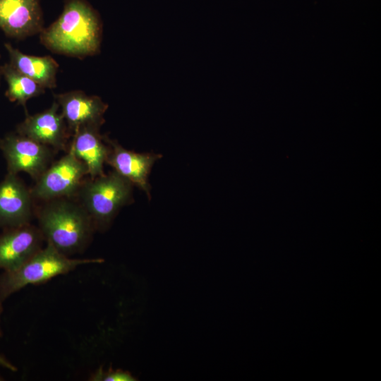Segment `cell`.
I'll return each instance as SVG.
<instances>
[{"mask_svg":"<svg viewBox=\"0 0 381 381\" xmlns=\"http://www.w3.org/2000/svg\"><path fill=\"white\" fill-rule=\"evenodd\" d=\"M40 42L52 52L84 58L99 52L102 23L86 0H66L59 18L40 33Z\"/></svg>","mask_w":381,"mask_h":381,"instance_id":"cell-1","label":"cell"},{"mask_svg":"<svg viewBox=\"0 0 381 381\" xmlns=\"http://www.w3.org/2000/svg\"><path fill=\"white\" fill-rule=\"evenodd\" d=\"M44 202L37 217L47 243L69 257L83 252L95 231L86 210L74 197Z\"/></svg>","mask_w":381,"mask_h":381,"instance_id":"cell-2","label":"cell"},{"mask_svg":"<svg viewBox=\"0 0 381 381\" xmlns=\"http://www.w3.org/2000/svg\"><path fill=\"white\" fill-rule=\"evenodd\" d=\"M133 185L114 170L85 179L74 198L90 217L95 230L104 231L119 210L132 201Z\"/></svg>","mask_w":381,"mask_h":381,"instance_id":"cell-3","label":"cell"},{"mask_svg":"<svg viewBox=\"0 0 381 381\" xmlns=\"http://www.w3.org/2000/svg\"><path fill=\"white\" fill-rule=\"evenodd\" d=\"M102 262V258H71L47 243L17 269L3 272L0 276V298L4 301L28 285L45 282L80 265Z\"/></svg>","mask_w":381,"mask_h":381,"instance_id":"cell-4","label":"cell"},{"mask_svg":"<svg viewBox=\"0 0 381 381\" xmlns=\"http://www.w3.org/2000/svg\"><path fill=\"white\" fill-rule=\"evenodd\" d=\"M86 176L88 169L85 164L68 151L35 181L31 195L42 201L75 197Z\"/></svg>","mask_w":381,"mask_h":381,"instance_id":"cell-5","label":"cell"},{"mask_svg":"<svg viewBox=\"0 0 381 381\" xmlns=\"http://www.w3.org/2000/svg\"><path fill=\"white\" fill-rule=\"evenodd\" d=\"M0 150L6 162L7 173L25 172L35 181L53 162L57 152L16 131L0 138Z\"/></svg>","mask_w":381,"mask_h":381,"instance_id":"cell-6","label":"cell"},{"mask_svg":"<svg viewBox=\"0 0 381 381\" xmlns=\"http://www.w3.org/2000/svg\"><path fill=\"white\" fill-rule=\"evenodd\" d=\"M16 131L56 151L67 152L72 135L55 100L41 112L32 115L25 113V118L17 125Z\"/></svg>","mask_w":381,"mask_h":381,"instance_id":"cell-7","label":"cell"},{"mask_svg":"<svg viewBox=\"0 0 381 381\" xmlns=\"http://www.w3.org/2000/svg\"><path fill=\"white\" fill-rule=\"evenodd\" d=\"M44 28L40 0H0V29L7 37L23 40Z\"/></svg>","mask_w":381,"mask_h":381,"instance_id":"cell-8","label":"cell"},{"mask_svg":"<svg viewBox=\"0 0 381 381\" xmlns=\"http://www.w3.org/2000/svg\"><path fill=\"white\" fill-rule=\"evenodd\" d=\"M33 199L18 174L7 173L0 181V226L8 229L30 223Z\"/></svg>","mask_w":381,"mask_h":381,"instance_id":"cell-9","label":"cell"},{"mask_svg":"<svg viewBox=\"0 0 381 381\" xmlns=\"http://www.w3.org/2000/svg\"><path fill=\"white\" fill-rule=\"evenodd\" d=\"M44 241L39 227L31 223L5 229L0 235V269H17L42 248Z\"/></svg>","mask_w":381,"mask_h":381,"instance_id":"cell-10","label":"cell"},{"mask_svg":"<svg viewBox=\"0 0 381 381\" xmlns=\"http://www.w3.org/2000/svg\"><path fill=\"white\" fill-rule=\"evenodd\" d=\"M54 97L71 133L84 126L101 127L105 121L108 105L98 96L72 90L54 94Z\"/></svg>","mask_w":381,"mask_h":381,"instance_id":"cell-11","label":"cell"},{"mask_svg":"<svg viewBox=\"0 0 381 381\" xmlns=\"http://www.w3.org/2000/svg\"><path fill=\"white\" fill-rule=\"evenodd\" d=\"M109 150L106 163L118 174L142 189L150 198V186L148 176L155 162L161 155L137 153L123 147L116 140L107 137Z\"/></svg>","mask_w":381,"mask_h":381,"instance_id":"cell-12","label":"cell"},{"mask_svg":"<svg viewBox=\"0 0 381 381\" xmlns=\"http://www.w3.org/2000/svg\"><path fill=\"white\" fill-rule=\"evenodd\" d=\"M99 129L93 126L79 128L72 133L69 142L68 151L85 164L90 178L104 174V164L109 154L107 136L101 135Z\"/></svg>","mask_w":381,"mask_h":381,"instance_id":"cell-13","label":"cell"},{"mask_svg":"<svg viewBox=\"0 0 381 381\" xmlns=\"http://www.w3.org/2000/svg\"><path fill=\"white\" fill-rule=\"evenodd\" d=\"M5 49L9 63L19 72L28 76L42 87L54 89L56 87V74L59 64L51 56H37L23 53L6 43Z\"/></svg>","mask_w":381,"mask_h":381,"instance_id":"cell-14","label":"cell"},{"mask_svg":"<svg viewBox=\"0 0 381 381\" xmlns=\"http://www.w3.org/2000/svg\"><path fill=\"white\" fill-rule=\"evenodd\" d=\"M1 73L7 83L6 97L23 106L25 113L27 102L45 92L44 87L17 71L9 62L1 66Z\"/></svg>","mask_w":381,"mask_h":381,"instance_id":"cell-15","label":"cell"},{"mask_svg":"<svg viewBox=\"0 0 381 381\" xmlns=\"http://www.w3.org/2000/svg\"><path fill=\"white\" fill-rule=\"evenodd\" d=\"M92 381H134L136 379L128 371L117 369L114 370L109 368L104 370L99 368L90 377Z\"/></svg>","mask_w":381,"mask_h":381,"instance_id":"cell-16","label":"cell"},{"mask_svg":"<svg viewBox=\"0 0 381 381\" xmlns=\"http://www.w3.org/2000/svg\"><path fill=\"white\" fill-rule=\"evenodd\" d=\"M0 367L9 370L11 371L17 370L16 367L1 355H0Z\"/></svg>","mask_w":381,"mask_h":381,"instance_id":"cell-17","label":"cell"},{"mask_svg":"<svg viewBox=\"0 0 381 381\" xmlns=\"http://www.w3.org/2000/svg\"><path fill=\"white\" fill-rule=\"evenodd\" d=\"M2 301H2V300L1 299V298H0V316H1V312H2V306H1V302H2Z\"/></svg>","mask_w":381,"mask_h":381,"instance_id":"cell-18","label":"cell"},{"mask_svg":"<svg viewBox=\"0 0 381 381\" xmlns=\"http://www.w3.org/2000/svg\"><path fill=\"white\" fill-rule=\"evenodd\" d=\"M1 75V65H0V77Z\"/></svg>","mask_w":381,"mask_h":381,"instance_id":"cell-19","label":"cell"},{"mask_svg":"<svg viewBox=\"0 0 381 381\" xmlns=\"http://www.w3.org/2000/svg\"><path fill=\"white\" fill-rule=\"evenodd\" d=\"M3 380L2 377L0 376V380Z\"/></svg>","mask_w":381,"mask_h":381,"instance_id":"cell-20","label":"cell"}]
</instances>
